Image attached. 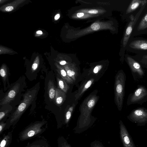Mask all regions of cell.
Here are the masks:
<instances>
[{"mask_svg": "<svg viewBox=\"0 0 147 147\" xmlns=\"http://www.w3.org/2000/svg\"><path fill=\"white\" fill-rule=\"evenodd\" d=\"M147 34V2L134 27L130 37Z\"/></svg>", "mask_w": 147, "mask_h": 147, "instance_id": "6", "label": "cell"}, {"mask_svg": "<svg viewBox=\"0 0 147 147\" xmlns=\"http://www.w3.org/2000/svg\"><path fill=\"white\" fill-rule=\"evenodd\" d=\"M13 9V7L12 6H9L6 7L5 8V10L7 11H10L12 10Z\"/></svg>", "mask_w": 147, "mask_h": 147, "instance_id": "28", "label": "cell"}, {"mask_svg": "<svg viewBox=\"0 0 147 147\" xmlns=\"http://www.w3.org/2000/svg\"><path fill=\"white\" fill-rule=\"evenodd\" d=\"M126 76L122 70L119 71L115 77L114 84L115 101L118 110L122 109L124 96Z\"/></svg>", "mask_w": 147, "mask_h": 147, "instance_id": "2", "label": "cell"}, {"mask_svg": "<svg viewBox=\"0 0 147 147\" xmlns=\"http://www.w3.org/2000/svg\"><path fill=\"white\" fill-rule=\"evenodd\" d=\"M2 129V126L0 125V131H1Z\"/></svg>", "mask_w": 147, "mask_h": 147, "instance_id": "35", "label": "cell"}, {"mask_svg": "<svg viewBox=\"0 0 147 147\" xmlns=\"http://www.w3.org/2000/svg\"><path fill=\"white\" fill-rule=\"evenodd\" d=\"M147 2V0H131L124 12V16L127 20L130 16H134L139 11L141 7Z\"/></svg>", "mask_w": 147, "mask_h": 147, "instance_id": "8", "label": "cell"}, {"mask_svg": "<svg viewBox=\"0 0 147 147\" xmlns=\"http://www.w3.org/2000/svg\"><path fill=\"white\" fill-rule=\"evenodd\" d=\"M38 61L36 60L33 64L32 67V72H34L37 68L38 66Z\"/></svg>", "mask_w": 147, "mask_h": 147, "instance_id": "25", "label": "cell"}, {"mask_svg": "<svg viewBox=\"0 0 147 147\" xmlns=\"http://www.w3.org/2000/svg\"><path fill=\"white\" fill-rule=\"evenodd\" d=\"M6 144V141L3 140L1 142L0 144L1 147H4Z\"/></svg>", "mask_w": 147, "mask_h": 147, "instance_id": "30", "label": "cell"}, {"mask_svg": "<svg viewBox=\"0 0 147 147\" xmlns=\"http://www.w3.org/2000/svg\"><path fill=\"white\" fill-rule=\"evenodd\" d=\"M35 134V132L33 130H30L28 133V136L29 137L33 136Z\"/></svg>", "mask_w": 147, "mask_h": 147, "instance_id": "27", "label": "cell"}, {"mask_svg": "<svg viewBox=\"0 0 147 147\" xmlns=\"http://www.w3.org/2000/svg\"><path fill=\"white\" fill-rule=\"evenodd\" d=\"M57 81L58 88L65 93H67L69 88L67 83L62 78H57Z\"/></svg>", "mask_w": 147, "mask_h": 147, "instance_id": "18", "label": "cell"}, {"mask_svg": "<svg viewBox=\"0 0 147 147\" xmlns=\"http://www.w3.org/2000/svg\"><path fill=\"white\" fill-rule=\"evenodd\" d=\"M101 66H96L94 69L93 72L94 73H97L99 71L100 68H101Z\"/></svg>", "mask_w": 147, "mask_h": 147, "instance_id": "26", "label": "cell"}, {"mask_svg": "<svg viewBox=\"0 0 147 147\" xmlns=\"http://www.w3.org/2000/svg\"><path fill=\"white\" fill-rule=\"evenodd\" d=\"M38 92L36 87L28 90L24 94L23 99L20 102L12 115V120L18 118L33 102L36 97Z\"/></svg>", "mask_w": 147, "mask_h": 147, "instance_id": "4", "label": "cell"}, {"mask_svg": "<svg viewBox=\"0 0 147 147\" xmlns=\"http://www.w3.org/2000/svg\"><path fill=\"white\" fill-rule=\"evenodd\" d=\"M94 81V79L92 78L85 82L80 87L75 96L76 100H77L81 98L85 92L91 86Z\"/></svg>", "mask_w": 147, "mask_h": 147, "instance_id": "14", "label": "cell"}, {"mask_svg": "<svg viewBox=\"0 0 147 147\" xmlns=\"http://www.w3.org/2000/svg\"><path fill=\"white\" fill-rule=\"evenodd\" d=\"M125 50L136 54L147 53V38L130 37L125 47Z\"/></svg>", "mask_w": 147, "mask_h": 147, "instance_id": "5", "label": "cell"}, {"mask_svg": "<svg viewBox=\"0 0 147 147\" xmlns=\"http://www.w3.org/2000/svg\"><path fill=\"white\" fill-rule=\"evenodd\" d=\"M90 147H104L103 144L98 140H95L92 142Z\"/></svg>", "mask_w": 147, "mask_h": 147, "instance_id": "23", "label": "cell"}, {"mask_svg": "<svg viewBox=\"0 0 147 147\" xmlns=\"http://www.w3.org/2000/svg\"><path fill=\"white\" fill-rule=\"evenodd\" d=\"M0 74L2 79L5 89L8 77V71L7 68L5 66H2L1 67L0 69Z\"/></svg>", "mask_w": 147, "mask_h": 147, "instance_id": "20", "label": "cell"}, {"mask_svg": "<svg viewBox=\"0 0 147 147\" xmlns=\"http://www.w3.org/2000/svg\"><path fill=\"white\" fill-rule=\"evenodd\" d=\"M63 67L68 76L75 82L78 75L77 68L73 64L66 65Z\"/></svg>", "mask_w": 147, "mask_h": 147, "instance_id": "13", "label": "cell"}, {"mask_svg": "<svg viewBox=\"0 0 147 147\" xmlns=\"http://www.w3.org/2000/svg\"><path fill=\"white\" fill-rule=\"evenodd\" d=\"M12 109L11 106L7 104L2 106L0 108V120H1L5 115L10 112Z\"/></svg>", "mask_w": 147, "mask_h": 147, "instance_id": "19", "label": "cell"}, {"mask_svg": "<svg viewBox=\"0 0 147 147\" xmlns=\"http://www.w3.org/2000/svg\"><path fill=\"white\" fill-rule=\"evenodd\" d=\"M98 99L95 94H91L82 102L80 107V114L76 127L74 129L76 133L85 131L93 124L91 118L92 111Z\"/></svg>", "mask_w": 147, "mask_h": 147, "instance_id": "1", "label": "cell"}, {"mask_svg": "<svg viewBox=\"0 0 147 147\" xmlns=\"http://www.w3.org/2000/svg\"><path fill=\"white\" fill-rule=\"evenodd\" d=\"M36 33L38 34H42V32L40 30H38L36 32Z\"/></svg>", "mask_w": 147, "mask_h": 147, "instance_id": "34", "label": "cell"}, {"mask_svg": "<svg viewBox=\"0 0 147 147\" xmlns=\"http://www.w3.org/2000/svg\"><path fill=\"white\" fill-rule=\"evenodd\" d=\"M147 96V90L144 87L140 86L138 88L131 96L129 103H134L139 102Z\"/></svg>", "mask_w": 147, "mask_h": 147, "instance_id": "12", "label": "cell"}, {"mask_svg": "<svg viewBox=\"0 0 147 147\" xmlns=\"http://www.w3.org/2000/svg\"><path fill=\"white\" fill-rule=\"evenodd\" d=\"M88 12L90 13L96 14L98 13V11L96 9H92L88 11Z\"/></svg>", "mask_w": 147, "mask_h": 147, "instance_id": "29", "label": "cell"}, {"mask_svg": "<svg viewBox=\"0 0 147 147\" xmlns=\"http://www.w3.org/2000/svg\"><path fill=\"white\" fill-rule=\"evenodd\" d=\"M66 62L65 61H62L59 62V63L61 65H65L66 64Z\"/></svg>", "mask_w": 147, "mask_h": 147, "instance_id": "32", "label": "cell"}, {"mask_svg": "<svg viewBox=\"0 0 147 147\" xmlns=\"http://www.w3.org/2000/svg\"><path fill=\"white\" fill-rule=\"evenodd\" d=\"M125 59L132 71L137 73L141 76L144 74L143 71L140 64L132 56L128 54L125 55Z\"/></svg>", "mask_w": 147, "mask_h": 147, "instance_id": "11", "label": "cell"}, {"mask_svg": "<svg viewBox=\"0 0 147 147\" xmlns=\"http://www.w3.org/2000/svg\"><path fill=\"white\" fill-rule=\"evenodd\" d=\"M57 72L61 78L67 83L69 84H73L74 82L68 76L64 67L58 65H57Z\"/></svg>", "mask_w": 147, "mask_h": 147, "instance_id": "16", "label": "cell"}, {"mask_svg": "<svg viewBox=\"0 0 147 147\" xmlns=\"http://www.w3.org/2000/svg\"><path fill=\"white\" fill-rule=\"evenodd\" d=\"M84 15V14L82 13H77V16L78 18H80L83 16Z\"/></svg>", "mask_w": 147, "mask_h": 147, "instance_id": "31", "label": "cell"}, {"mask_svg": "<svg viewBox=\"0 0 147 147\" xmlns=\"http://www.w3.org/2000/svg\"><path fill=\"white\" fill-rule=\"evenodd\" d=\"M131 121L143 125L147 123V111L142 108H139L132 111L128 117Z\"/></svg>", "mask_w": 147, "mask_h": 147, "instance_id": "9", "label": "cell"}, {"mask_svg": "<svg viewBox=\"0 0 147 147\" xmlns=\"http://www.w3.org/2000/svg\"><path fill=\"white\" fill-rule=\"evenodd\" d=\"M66 93L59 88H56L54 99L56 104L58 106L62 105L65 100Z\"/></svg>", "mask_w": 147, "mask_h": 147, "instance_id": "15", "label": "cell"}, {"mask_svg": "<svg viewBox=\"0 0 147 147\" xmlns=\"http://www.w3.org/2000/svg\"><path fill=\"white\" fill-rule=\"evenodd\" d=\"M75 107V105L73 103L71 106H69L66 112L65 119L66 123H68L70 119Z\"/></svg>", "mask_w": 147, "mask_h": 147, "instance_id": "22", "label": "cell"}, {"mask_svg": "<svg viewBox=\"0 0 147 147\" xmlns=\"http://www.w3.org/2000/svg\"><path fill=\"white\" fill-rule=\"evenodd\" d=\"M24 78V77H20L16 82L11 84L4 96L0 100L1 106L10 104L16 98L18 97L25 86Z\"/></svg>", "mask_w": 147, "mask_h": 147, "instance_id": "3", "label": "cell"}, {"mask_svg": "<svg viewBox=\"0 0 147 147\" xmlns=\"http://www.w3.org/2000/svg\"><path fill=\"white\" fill-rule=\"evenodd\" d=\"M56 88L53 81L49 80L48 84L47 92L50 100H54Z\"/></svg>", "mask_w": 147, "mask_h": 147, "instance_id": "17", "label": "cell"}, {"mask_svg": "<svg viewBox=\"0 0 147 147\" xmlns=\"http://www.w3.org/2000/svg\"><path fill=\"white\" fill-rule=\"evenodd\" d=\"M132 56L139 63L143 64H147V53L143 54H136Z\"/></svg>", "mask_w": 147, "mask_h": 147, "instance_id": "21", "label": "cell"}, {"mask_svg": "<svg viewBox=\"0 0 147 147\" xmlns=\"http://www.w3.org/2000/svg\"><path fill=\"white\" fill-rule=\"evenodd\" d=\"M60 17V15L59 14H57L55 17V20H58Z\"/></svg>", "mask_w": 147, "mask_h": 147, "instance_id": "33", "label": "cell"}, {"mask_svg": "<svg viewBox=\"0 0 147 147\" xmlns=\"http://www.w3.org/2000/svg\"><path fill=\"white\" fill-rule=\"evenodd\" d=\"M91 27L92 30L94 31H96L99 29L100 26L98 23H94L91 25Z\"/></svg>", "mask_w": 147, "mask_h": 147, "instance_id": "24", "label": "cell"}, {"mask_svg": "<svg viewBox=\"0 0 147 147\" xmlns=\"http://www.w3.org/2000/svg\"><path fill=\"white\" fill-rule=\"evenodd\" d=\"M146 3L141 7L135 16L133 15L131 16L127 20V23L125 30L122 43V51L124 53L125 50L126 46L131 36L134 25L144 8Z\"/></svg>", "mask_w": 147, "mask_h": 147, "instance_id": "7", "label": "cell"}, {"mask_svg": "<svg viewBox=\"0 0 147 147\" xmlns=\"http://www.w3.org/2000/svg\"><path fill=\"white\" fill-rule=\"evenodd\" d=\"M120 138L124 147H136L132 138L122 121L119 122Z\"/></svg>", "mask_w": 147, "mask_h": 147, "instance_id": "10", "label": "cell"}]
</instances>
